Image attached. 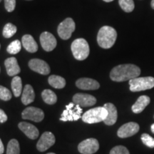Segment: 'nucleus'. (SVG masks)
<instances>
[{
	"label": "nucleus",
	"mask_w": 154,
	"mask_h": 154,
	"mask_svg": "<svg viewBox=\"0 0 154 154\" xmlns=\"http://www.w3.org/2000/svg\"><path fill=\"white\" fill-rule=\"evenodd\" d=\"M151 7L152 9H154V0H152L151 1Z\"/></svg>",
	"instance_id": "obj_36"
},
{
	"label": "nucleus",
	"mask_w": 154,
	"mask_h": 154,
	"mask_svg": "<svg viewBox=\"0 0 154 154\" xmlns=\"http://www.w3.org/2000/svg\"><path fill=\"white\" fill-rule=\"evenodd\" d=\"M47 154H55V153H47Z\"/></svg>",
	"instance_id": "obj_38"
},
{
	"label": "nucleus",
	"mask_w": 154,
	"mask_h": 154,
	"mask_svg": "<svg viewBox=\"0 0 154 154\" xmlns=\"http://www.w3.org/2000/svg\"><path fill=\"white\" fill-rule=\"evenodd\" d=\"M117 32L115 29L109 26H104L100 29L97 35V42L103 49H110L115 44Z\"/></svg>",
	"instance_id": "obj_2"
},
{
	"label": "nucleus",
	"mask_w": 154,
	"mask_h": 154,
	"mask_svg": "<svg viewBox=\"0 0 154 154\" xmlns=\"http://www.w3.org/2000/svg\"><path fill=\"white\" fill-rule=\"evenodd\" d=\"M72 54L74 58L79 61H83L88 57L90 53L89 45L84 38H76L71 46Z\"/></svg>",
	"instance_id": "obj_3"
},
{
	"label": "nucleus",
	"mask_w": 154,
	"mask_h": 154,
	"mask_svg": "<svg viewBox=\"0 0 154 154\" xmlns=\"http://www.w3.org/2000/svg\"><path fill=\"white\" fill-rule=\"evenodd\" d=\"M7 121V116L5 111L0 109V123L3 124Z\"/></svg>",
	"instance_id": "obj_33"
},
{
	"label": "nucleus",
	"mask_w": 154,
	"mask_h": 154,
	"mask_svg": "<svg viewBox=\"0 0 154 154\" xmlns=\"http://www.w3.org/2000/svg\"><path fill=\"white\" fill-rule=\"evenodd\" d=\"M17 32V26L12 24L11 23H7V24L4 26L3 29V36L4 37L9 38H11L16 34Z\"/></svg>",
	"instance_id": "obj_26"
},
{
	"label": "nucleus",
	"mask_w": 154,
	"mask_h": 154,
	"mask_svg": "<svg viewBox=\"0 0 154 154\" xmlns=\"http://www.w3.org/2000/svg\"><path fill=\"white\" fill-rule=\"evenodd\" d=\"M11 93L8 88L0 85V99L3 101H9L11 99Z\"/></svg>",
	"instance_id": "obj_29"
},
{
	"label": "nucleus",
	"mask_w": 154,
	"mask_h": 154,
	"mask_svg": "<svg viewBox=\"0 0 154 154\" xmlns=\"http://www.w3.org/2000/svg\"><path fill=\"white\" fill-rule=\"evenodd\" d=\"M42 99L46 103L49 105L54 104L57 101V96L54 92L49 89H45L42 93Z\"/></svg>",
	"instance_id": "obj_24"
},
{
	"label": "nucleus",
	"mask_w": 154,
	"mask_h": 154,
	"mask_svg": "<svg viewBox=\"0 0 154 154\" xmlns=\"http://www.w3.org/2000/svg\"><path fill=\"white\" fill-rule=\"evenodd\" d=\"M35 99V94L32 86L29 84H26L24 86V90L22 91V101L24 105H28L32 103Z\"/></svg>",
	"instance_id": "obj_21"
},
{
	"label": "nucleus",
	"mask_w": 154,
	"mask_h": 154,
	"mask_svg": "<svg viewBox=\"0 0 154 154\" xmlns=\"http://www.w3.org/2000/svg\"><path fill=\"white\" fill-rule=\"evenodd\" d=\"M0 47H1V45H0Z\"/></svg>",
	"instance_id": "obj_40"
},
{
	"label": "nucleus",
	"mask_w": 154,
	"mask_h": 154,
	"mask_svg": "<svg viewBox=\"0 0 154 154\" xmlns=\"http://www.w3.org/2000/svg\"><path fill=\"white\" fill-rule=\"evenodd\" d=\"M103 1L106 2H111L113 1V0H103Z\"/></svg>",
	"instance_id": "obj_37"
},
{
	"label": "nucleus",
	"mask_w": 154,
	"mask_h": 154,
	"mask_svg": "<svg viewBox=\"0 0 154 154\" xmlns=\"http://www.w3.org/2000/svg\"><path fill=\"white\" fill-rule=\"evenodd\" d=\"M130 90L133 92H138L151 89L154 87V78L152 76L136 77L129 80Z\"/></svg>",
	"instance_id": "obj_5"
},
{
	"label": "nucleus",
	"mask_w": 154,
	"mask_h": 154,
	"mask_svg": "<svg viewBox=\"0 0 154 154\" xmlns=\"http://www.w3.org/2000/svg\"><path fill=\"white\" fill-rule=\"evenodd\" d=\"M22 119L33 121L34 122H40L44 118V113L38 108L30 106L27 107L22 111Z\"/></svg>",
	"instance_id": "obj_9"
},
{
	"label": "nucleus",
	"mask_w": 154,
	"mask_h": 154,
	"mask_svg": "<svg viewBox=\"0 0 154 154\" xmlns=\"http://www.w3.org/2000/svg\"><path fill=\"white\" fill-rule=\"evenodd\" d=\"M55 136L52 133L49 131L44 132L37 142L36 148H37L38 151L44 152L51 147L55 143Z\"/></svg>",
	"instance_id": "obj_10"
},
{
	"label": "nucleus",
	"mask_w": 154,
	"mask_h": 154,
	"mask_svg": "<svg viewBox=\"0 0 154 154\" xmlns=\"http://www.w3.org/2000/svg\"><path fill=\"white\" fill-rule=\"evenodd\" d=\"M11 89L15 97H19L22 91V79L18 76H15L11 81Z\"/></svg>",
	"instance_id": "obj_23"
},
{
	"label": "nucleus",
	"mask_w": 154,
	"mask_h": 154,
	"mask_svg": "<svg viewBox=\"0 0 154 154\" xmlns=\"http://www.w3.org/2000/svg\"><path fill=\"white\" fill-rule=\"evenodd\" d=\"M0 71H1V69H0Z\"/></svg>",
	"instance_id": "obj_41"
},
{
	"label": "nucleus",
	"mask_w": 154,
	"mask_h": 154,
	"mask_svg": "<svg viewBox=\"0 0 154 154\" xmlns=\"http://www.w3.org/2000/svg\"><path fill=\"white\" fill-rule=\"evenodd\" d=\"M151 130L152 133H153V134H154V124L151 125Z\"/></svg>",
	"instance_id": "obj_35"
},
{
	"label": "nucleus",
	"mask_w": 154,
	"mask_h": 154,
	"mask_svg": "<svg viewBox=\"0 0 154 154\" xmlns=\"http://www.w3.org/2000/svg\"><path fill=\"white\" fill-rule=\"evenodd\" d=\"M5 65L7 74L9 76H15L20 72V67H19L17 59L15 57H10L6 59Z\"/></svg>",
	"instance_id": "obj_18"
},
{
	"label": "nucleus",
	"mask_w": 154,
	"mask_h": 154,
	"mask_svg": "<svg viewBox=\"0 0 154 154\" xmlns=\"http://www.w3.org/2000/svg\"><path fill=\"white\" fill-rule=\"evenodd\" d=\"M29 67L34 72L42 75L49 74L51 70L49 64L42 59H33L29 62Z\"/></svg>",
	"instance_id": "obj_13"
},
{
	"label": "nucleus",
	"mask_w": 154,
	"mask_h": 154,
	"mask_svg": "<svg viewBox=\"0 0 154 154\" xmlns=\"http://www.w3.org/2000/svg\"><path fill=\"white\" fill-rule=\"evenodd\" d=\"M77 87L83 90H96L100 87L97 81L90 78H81L76 82Z\"/></svg>",
	"instance_id": "obj_15"
},
{
	"label": "nucleus",
	"mask_w": 154,
	"mask_h": 154,
	"mask_svg": "<svg viewBox=\"0 0 154 154\" xmlns=\"http://www.w3.org/2000/svg\"><path fill=\"white\" fill-rule=\"evenodd\" d=\"M103 107L107 110V116L103 122L108 126H112L116 122L118 118V112L116 108L113 103H105Z\"/></svg>",
	"instance_id": "obj_17"
},
{
	"label": "nucleus",
	"mask_w": 154,
	"mask_h": 154,
	"mask_svg": "<svg viewBox=\"0 0 154 154\" xmlns=\"http://www.w3.org/2000/svg\"><path fill=\"white\" fill-rule=\"evenodd\" d=\"M76 25L74 21L72 18H66L59 24L58 26V34L63 40L69 39L74 32Z\"/></svg>",
	"instance_id": "obj_7"
},
{
	"label": "nucleus",
	"mask_w": 154,
	"mask_h": 154,
	"mask_svg": "<svg viewBox=\"0 0 154 154\" xmlns=\"http://www.w3.org/2000/svg\"><path fill=\"white\" fill-rule=\"evenodd\" d=\"M119 3L125 12H131L134 9L135 5L133 0H119Z\"/></svg>",
	"instance_id": "obj_27"
},
{
	"label": "nucleus",
	"mask_w": 154,
	"mask_h": 154,
	"mask_svg": "<svg viewBox=\"0 0 154 154\" xmlns=\"http://www.w3.org/2000/svg\"><path fill=\"white\" fill-rule=\"evenodd\" d=\"M18 126L19 129L30 139L34 140L38 138L39 132H38L37 128L34 125L27 122H21L19 124Z\"/></svg>",
	"instance_id": "obj_16"
},
{
	"label": "nucleus",
	"mask_w": 154,
	"mask_h": 154,
	"mask_svg": "<svg viewBox=\"0 0 154 154\" xmlns=\"http://www.w3.org/2000/svg\"><path fill=\"white\" fill-rule=\"evenodd\" d=\"M40 43L44 50L46 51H51L57 47V42L52 34L45 32L40 36Z\"/></svg>",
	"instance_id": "obj_14"
},
{
	"label": "nucleus",
	"mask_w": 154,
	"mask_h": 154,
	"mask_svg": "<svg viewBox=\"0 0 154 154\" xmlns=\"http://www.w3.org/2000/svg\"><path fill=\"white\" fill-rule=\"evenodd\" d=\"M49 84L52 87L55 88H63L66 86V80L60 76H57V75H51L49 76V79H48Z\"/></svg>",
	"instance_id": "obj_22"
},
{
	"label": "nucleus",
	"mask_w": 154,
	"mask_h": 154,
	"mask_svg": "<svg viewBox=\"0 0 154 154\" xmlns=\"http://www.w3.org/2000/svg\"><path fill=\"white\" fill-rule=\"evenodd\" d=\"M1 1H2V0H0V2H1Z\"/></svg>",
	"instance_id": "obj_39"
},
{
	"label": "nucleus",
	"mask_w": 154,
	"mask_h": 154,
	"mask_svg": "<svg viewBox=\"0 0 154 154\" xmlns=\"http://www.w3.org/2000/svg\"><path fill=\"white\" fill-rule=\"evenodd\" d=\"M151 99L148 96H140L132 106V111L135 113H140L143 111L145 108L150 103Z\"/></svg>",
	"instance_id": "obj_20"
},
{
	"label": "nucleus",
	"mask_w": 154,
	"mask_h": 154,
	"mask_svg": "<svg viewBox=\"0 0 154 154\" xmlns=\"http://www.w3.org/2000/svg\"><path fill=\"white\" fill-rule=\"evenodd\" d=\"M20 153V147L18 140L11 139L7 145V154H19Z\"/></svg>",
	"instance_id": "obj_25"
},
{
	"label": "nucleus",
	"mask_w": 154,
	"mask_h": 154,
	"mask_svg": "<svg viewBox=\"0 0 154 154\" xmlns=\"http://www.w3.org/2000/svg\"><path fill=\"white\" fill-rule=\"evenodd\" d=\"M140 69L134 64H121L115 66L110 73V78L113 82H122L139 76Z\"/></svg>",
	"instance_id": "obj_1"
},
{
	"label": "nucleus",
	"mask_w": 154,
	"mask_h": 154,
	"mask_svg": "<svg viewBox=\"0 0 154 154\" xmlns=\"http://www.w3.org/2000/svg\"><path fill=\"white\" fill-rule=\"evenodd\" d=\"M110 154H130L128 150L125 146H117L111 150Z\"/></svg>",
	"instance_id": "obj_31"
},
{
	"label": "nucleus",
	"mask_w": 154,
	"mask_h": 154,
	"mask_svg": "<svg viewBox=\"0 0 154 154\" xmlns=\"http://www.w3.org/2000/svg\"><path fill=\"white\" fill-rule=\"evenodd\" d=\"M23 47L26 51L30 53H34L38 50V44L36 43L32 36L29 34H26L23 36L22 38Z\"/></svg>",
	"instance_id": "obj_19"
},
{
	"label": "nucleus",
	"mask_w": 154,
	"mask_h": 154,
	"mask_svg": "<svg viewBox=\"0 0 154 154\" xmlns=\"http://www.w3.org/2000/svg\"><path fill=\"white\" fill-rule=\"evenodd\" d=\"M141 140L143 144L149 148H154V138L148 134H143L141 136Z\"/></svg>",
	"instance_id": "obj_30"
},
{
	"label": "nucleus",
	"mask_w": 154,
	"mask_h": 154,
	"mask_svg": "<svg viewBox=\"0 0 154 154\" xmlns=\"http://www.w3.org/2000/svg\"><path fill=\"white\" fill-rule=\"evenodd\" d=\"M4 151H5V148H4L2 141L1 138H0V154H3Z\"/></svg>",
	"instance_id": "obj_34"
},
{
	"label": "nucleus",
	"mask_w": 154,
	"mask_h": 154,
	"mask_svg": "<svg viewBox=\"0 0 154 154\" xmlns=\"http://www.w3.org/2000/svg\"><path fill=\"white\" fill-rule=\"evenodd\" d=\"M5 6L7 11L11 12L16 7V0H5Z\"/></svg>",
	"instance_id": "obj_32"
},
{
	"label": "nucleus",
	"mask_w": 154,
	"mask_h": 154,
	"mask_svg": "<svg viewBox=\"0 0 154 154\" xmlns=\"http://www.w3.org/2000/svg\"><path fill=\"white\" fill-rule=\"evenodd\" d=\"M73 102L81 107H88L96 104V99L90 94L79 93L73 96Z\"/></svg>",
	"instance_id": "obj_12"
},
{
	"label": "nucleus",
	"mask_w": 154,
	"mask_h": 154,
	"mask_svg": "<svg viewBox=\"0 0 154 154\" xmlns=\"http://www.w3.org/2000/svg\"><path fill=\"white\" fill-rule=\"evenodd\" d=\"M107 110L104 107H96L86 111L82 116V120L86 124H96L103 121L107 116Z\"/></svg>",
	"instance_id": "obj_4"
},
{
	"label": "nucleus",
	"mask_w": 154,
	"mask_h": 154,
	"mask_svg": "<svg viewBox=\"0 0 154 154\" xmlns=\"http://www.w3.org/2000/svg\"><path fill=\"white\" fill-rule=\"evenodd\" d=\"M82 114V109L79 105L74 104V103H70L66 106V109L63 111L60 118L62 121H78Z\"/></svg>",
	"instance_id": "obj_6"
},
{
	"label": "nucleus",
	"mask_w": 154,
	"mask_h": 154,
	"mask_svg": "<svg viewBox=\"0 0 154 154\" xmlns=\"http://www.w3.org/2000/svg\"><path fill=\"white\" fill-rule=\"evenodd\" d=\"M99 149V143L96 138H88L79 144L78 150L82 154H94Z\"/></svg>",
	"instance_id": "obj_8"
},
{
	"label": "nucleus",
	"mask_w": 154,
	"mask_h": 154,
	"mask_svg": "<svg viewBox=\"0 0 154 154\" xmlns=\"http://www.w3.org/2000/svg\"><path fill=\"white\" fill-rule=\"evenodd\" d=\"M21 49H22V45H21L20 41L15 40L9 44V45L7 47V51L10 54H17L21 51Z\"/></svg>",
	"instance_id": "obj_28"
},
{
	"label": "nucleus",
	"mask_w": 154,
	"mask_h": 154,
	"mask_svg": "<svg viewBox=\"0 0 154 154\" xmlns=\"http://www.w3.org/2000/svg\"><path fill=\"white\" fill-rule=\"evenodd\" d=\"M139 125L137 123L129 122L121 126L117 131V135L119 137L124 138L131 137L139 131Z\"/></svg>",
	"instance_id": "obj_11"
}]
</instances>
